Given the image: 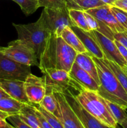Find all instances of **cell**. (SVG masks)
I'll return each instance as SVG.
<instances>
[{
    "instance_id": "1",
    "label": "cell",
    "mask_w": 127,
    "mask_h": 128,
    "mask_svg": "<svg viewBox=\"0 0 127 128\" xmlns=\"http://www.w3.org/2000/svg\"><path fill=\"white\" fill-rule=\"evenodd\" d=\"M77 54V52L61 36L50 33L39 59V68L41 72L47 69L54 68L69 72Z\"/></svg>"
},
{
    "instance_id": "2",
    "label": "cell",
    "mask_w": 127,
    "mask_h": 128,
    "mask_svg": "<svg viewBox=\"0 0 127 128\" xmlns=\"http://www.w3.org/2000/svg\"><path fill=\"white\" fill-rule=\"evenodd\" d=\"M90 55L95 63L100 80V85L97 91L98 94L127 110V92L103 59Z\"/></svg>"
},
{
    "instance_id": "3",
    "label": "cell",
    "mask_w": 127,
    "mask_h": 128,
    "mask_svg": "<svg viewBox=\"0 0 127 128\" xmlns=\"http://www.w3.org/2000/svg\"><path fill=\"white\" fill-rule=\"evenodd\" d=\"M74 96L81 106L98 121L112 128L118 126L108 110L105 99L98 92L82 88Z\"/></svg>"
},
{
    "instance_id": "4",
    "label": "cell",
    "mask_w": 127,
    "mask_h": 128,
    "mask_svg": "<svg viewBox=\"0 0 127 128\" xmlns=\"http://www.w3.org/2000/svg\"><path fill=\"white\" fill-rule=\"evenodd\" d=\"M18 35V39L21 40L34 51L37 58L44 51L50 32L46 30L41 21L37 20L33 23L26 24H12Z\"/></svg>"
},
{
    "instance_id": "5",
    "label": "cell",
    "mask_w": 127,
    "mask_h": 128,
    "mask_svg": "<svg viewBox=\"0 0 127 128\" xmlns=\"http://www.w3.org/2000/svg\"><path fill=\"white\" fill-rule=\"evenodd\" d=\"M38 20L50 33L59 36H61V32L66 26H74L70 18L68 8H44Z\"/></svg>"
},
{
    "instance_id": "6",
    "label": "cell",
    "mask_w": 127,
    "mask_h": 128,
    "mask_svg": "<svg viewBox=\"0 0 127 128\" xmlns=\"http://www.w3.org/2000/svg\"><path fill=\"white\" fill-rule=\"evenodd\" d=\"M46 92H65L72 87L79 91L80 88L72 80L68 72L59 69H47L42 71Z\"/></svg>"
},
{
    "instance_id": "7",
    "label": "cell",
    "mask_w": 127,
    "mask_h": 128,
    "mask_svg": "<svg viewBox=\"0 0 127 128\" xmlns=\"http://www.w3.org/2000/svg\"><path fill=\"white\" fill-rule=\"evenodd\" d=\"M0 52L19 63L39 67L38 58L34 51L19 39L9 42L7 47H0Z\"/></svg>"
},
{
    "instance_id": "8",
    "label": "cell",
    "mask_w": 127,
    "mask_h": 128,
    "mask_svg": "<svg viewBox=\"0 0 127 128\" xmlns=\"http://www.w3.org/2000/svg\"><path fill=\"white\" fill-rule=\"evenodd\" d=\"M30 74L31 66L14 61L0 52V78L24 81Z\"/></svg>"
},
{
    "instance_id": "9",
    "label": "cell",
    "mask_w": 127,
    "mask_h": 128,
    "mask_svg": "<svg viewBox=\"0 0 127 128\" xmlns=\"http://www.w3.org/2000/svg\"><path fill=\"white\" fill-rule=\"evenodd\" d=\"M57 99L60 116L64 128H86L67 101L63 92H54Z\"/></svg>"
},
{
    "instance_id": "10",
    "label": "cell",
    "mask_w": 127,
    "mask_h": 128,
    "mask_svg": "<svg viewBox=\"0 0 127 128\" xmlns=\"http://www.w3.org/2000/svg\"><path fill=\"white\" fill-rule=\"evenodd\" d=\"M24 90L29 101L32 104H39L46 93L42 77L30 74L24 81Z\"/></svg>"
},
{
    "instance_id": "11",
    "label": "cell",
    "mask_w": 127,
    "mask_h": 128,
    "mask_svg": "<svg viewBox=\"0 0 127 128\" xmlns=\"http://www.w3.org/2000/svg\"><path fill=\"white\" fill-rule=\"evenodd\" d=\"M64 94L69 104L86 128H112L106 126L87 112L76 100L74 94L70 90Z\"/></svg>"
},
{
    "instance_id": "12",
    "label": "cell",
    "mask_w": 127,
    "mask_h": 128,
    "mask_svg": "<svg viewBox=\"0 0 127 128\" xmlns=\"http://www.w3.org/2000/svg\"><path fill=\"white\" fill-rule=\"evenodd\" d=\"M92 32L104 54L105 59L117 62L122 68L127 65V61L120 53L114 40H110L97 31L93 30Z\"/></svg>"
},
{
    "instance_id": "13",
    "label": "cell",
    "mask_w": 127,
    "mask_h": 128,
    "mask_svg": "<svg viewBox=\"0 0 127 128\" xmlns=\"http://www.w3.org/2000/svg\"><path fill=\"white\" fill-rule=\"evenodd\" d=\"M85 11L92 15L100 22L105 24L112 30L113 33L127 31L113 16L111 12L110 6L109 5L105 4Z\"/></svg>"
},
{
    "instance_id": "14",
    "label": "cell",
    "mask_w": 127,
    "mask_h": 128,
    "mask_svg": "<svg viewBox=\"0 0 127 128\" xmlns=\"http://www.w3.org/2000/svg\"><path fill=\"white\" fill-rule=\"evenodd\" d=\"M70 28L82 41L90 54L99 59L105 58L100 46L96 40L92 31H85L75 26Z\"/></svg>"
},
{
    "instance_id": "15",
    "label": "cell",
    "mask_w": 127,
    "mask_h": 128,
    "mask_svg": "<svg viewBox=\"0 0 127 128\" xmlns=\"http://www.w3.org/2000/svg\"><path fill=\"white\" fill-rule=\"evenodd\" d=\"M24 81L14 79L0 78V86L11 98L27 104H32L29 101L24 90Z\"/></svg>"
},
{
    "instance_id": "16",
    "label": "cell",
    "mask_w": 127,
    "mask_h": 128,
    "mask_svg": "<svg viewBox=\"0 0 127 128\" xmlns=\"http://www.w3.org/2000/svg\"><path fill=\"white\" fill-rule=\"evenodd\" d=\"M68 74L72 80L81 89L97 92L99 85L88 72L81 68L76 62H73Z\"/></svg>"
},
{
    "instance_id": "17",
    "label": "cell",
    "mask_w": 127,
    "mask_h": 128,
    "mask_svg": "<svg viewBox=\"0 0 127 128\" xmlns=\"http://www.w3.org/2000/svg\"><path fill=\"white\" fill-rule=\"evenodd\" d=\"M75 62H76L81 68L88 72L94 79L97 84L100 85V80L95 63L88 52L77 53Z\"/></svg>"
},
{
    "instance_id": "18",
    "label": "cell",
    "mask_w": 127,
    "mask_h": 128,
    "mask_svg": "<svg viewBox=\"0 0 127 128\" xmlns=\"http://www.w3.org/2000/svg\"><path fill=\"white\" fill-rule=\"evenodd\" d=\"M61 37L77 53L88 52L82 41L69 26H66L64 29L61 34Z\"/></svg>"
},
{
    "instance_id": "19",
    "label": "cell",
    "mask_w": 127,
    "mask_h": 128,
    "mask_svg": "<svg viewBox=\"0 0 127 128\" xmlns=\"http://www.w3.org/2000/svg\"><path fill=\"white\" fill-rule=\"evenodd\" d=\"M18 115L22 121L31 128H41L40 122L36 114L34 104H26Z\"/></svg>"
},
{
    "instance_id": "20",
    "label": "cell",
    "mask_w": 127,
    "mask_h": 128,
    "mask_svg": "<svg viewBox=\"0 0 127 128\" xmlns=\"http://www.w3.org/2000/svg\"><path fill=\"white\" fill-rule=\"evenodd\" d=\"M25 104L12 98H4L0 100V111L9 116L19 114Z\"/></svg>"
},
{
    "instance_id": "21",
    "label": "cell",
    "mask_w": 127,
    "mask_h": 128,
    "mask_svg": "<svg viewBox=\"0 0 127 128\" xmlns=\"http://www.w3.org/2000/svg\"><path fill=\"white\" fill-rule=\"evenodd\" d=\"M68 9L87 11L103 6L105 4L101 0H67Z\"/></svg>"
},
{
    "instance_id": "22",
    "label": "cell",
    "mask_w": 127,
    "mask_h": 128,
    "mask_svg": "<svg viewBox=\"0 0 127 128\" xmlns=\"http://www.w3.org/2000/svg\"><path fill=\"white\" fill-rule=\"evenodd\" d=\"M39 105L44 108L46 111L56 116L57 118H59L60 114L59 111L58 103L54 92H46Z\"/></svg>"
},
{
    "instance_id": "23",
    "label": "cell",
    "mask_w": 127,
    "mask_h": 128,
    "mask_svg": "<svg viewBox=\"0 0 127 128\" xmlns=\"http://www.w3.org/2000/svg\"><path fill=\"white\" fill-rule=\"evenodd\" d=\"M68 14L74 26L85 31H90L87 25L84 11L75 9H68Z\"/></svg>"
},
{
    "instance_id": "24",
    "label": "cell",
    "mask_w": 127,
    "mask_h": 128,
    "mask_svg": "<svg viewBox=\"0 0 127 128\" xmlns=\"http://www.w3.org/2000/svg\"><path fill=\"white\" fill-rule=\"evenodd\" d=\"M103 60L108 64L120 83L127 92V75L124 72L122 68L114 61H110L107 59H103Z\"/></svg>"
},
{
    "instance_id": "25",
    "label": "cell",
    "mask_w": 127,
    "mask_h": 128,
    "mask_svg": "<svg viewBox=\"0 0 127 128\" xmlns=\"http://www.w3.org/2000/svg\"><path fill=\"white\" fill-rule=\"evenodd\" d=\"M105 102L108 106V110L110 112L111 114L113 117L118 124H120L125 120L127 119V113L126 112L125 110L118 106L117 104L112 102L105 99Z\"/></svg>"
},
{
    "instance_id": "26",
    "label": "cell",
    "mask_w": 127,
    "mask_h": 128,
    "mask_svg": "<svg viewBox=\"0 0 127 128\" xmlns=\"http://www.w3.org/2000/svg\"><path fill=\"white\" fill-rule=\"evenodd\" d=\"M21 7V10L26 16H29L39 8L38 0H12Z\"/></svg>"
},
{
    "instance_id": "27",
    "label": "cell",
    "mask_w": 127,
    "mask_h": 128,
    "mask_svg": "<svg viewBox=\"0 0 127 128\" xmlns=\"http://www.w3.org/2000/svg\"><path fill=\"white\" fill-rule=\"evenodd\" d=\"M36 108L37 110L41 112V113L43 115L44 117L45 118L46 120L48 121L49 123L52 126L53 128H64V126L62 125V122H61L57 118L56 116L52 114V113L49 112V111H46L44 108L40 106L39 104H36Z\"/></svg>"
},
{
    "instance_id": "28",
    "label": "cell",
    "mask_w": 127,
    "mask_h": 128,
    "mask_svg": "<svg viewBox=\"0 0 127 128\" xmlns=\"http://www.w3.org/2000/svg\"><path fill=\"white\" fill-rule=\"evenodd\" d=\"M39 6L44 8L61 9L67 8V0H38Z\"/></svg>"
},
{
    "instance_id": "29",
    "label": "cell",
    "mask_w": 127,
    "mask_h": 128,
    "mask_svg": "<svg viewBox=\"0 0 127 128\" xmlns=\"http://www.w3.org/2000/svg\"><path fill=\"white\" fill-rule=\"evenodd\" d=\"M111 12L115 16L117 21L126 29L127 26V13L122 11L120 9L113 6H110Z\"/></svg>"
},
{
    "instance_id": "30",
    "label": "cell",
    "mask_w": 127,
    "mask_h": 128,
    "mask_svg": "<svg viewBox=\"0 0 127 128\" xmlns=\"http://www.w3.org/2000/svg\"><path fill=\"white\" fill-rule=\"evenodd\" d=\"M6 120H8L12 124V126L16 128H32L22 121L18 114L11 115L8 116Z\"/></svg>"
},
{
    "instance_id": "31",
    "label": "cell",
    "mask_w": 127,
    "mask_h": 128,
    "mask_svg": "<svg viewBox=\"0 0 127 128\" xmlns=\"http://www.w3.org/2000/svg\"><path fill=\"white\" fill-rule=\"evenodd\" d=\"M113 38L127 48V31L113 33Z\"/></svg>"
},
{
    "instance_id": "32",
    "label": "cell",
    "mask_w": 127,
    "mask_h": 128,
    "mask_svg": "<svg viewBox=\"0 0 127 128\" xmlns=\"http://www.w3.org/2000/svg\"><path fill=\"white\" fill-rule=\"evenodd\" d=\"M35 108V111H36V114L37 116V118H38L39 121L40 122V126H41V128H53L52 127L51 124L48 122V121L45 119V118L44 117L43 115L39 111L37 110V108L34 106Z\"/></svg>"
},
{
    "instance_id": "33",
    "label": "cell",
    "mask_w": 127,
    "mask_h": 128,
    "mask_svg": "<svg viewBox=\"0 0 127 128\" xmlns=\"http://www.w3.org/2000/svg\"><path fill=\"white\" fill-rule=\"evenodd\" d=\"M114 42L116 44V46H117L120 53L121 54V55L123 56V58H124L125 60V61L127 62V48L125 46H124L123 45H122V44L120 43V42H118V41H117V40H114Z\"/></svg>"
},
{
    "instance_id": "34",
    "label": "cell",
    "mask_w": 127,
    "mask_h": 128,
    "mask_svg": "<svg viewBox=\"0 0 127 128\" xmlns=\"http://www.w3.org/2000/svg\"><path fill=\"white\" fill-rule=\"evenodd\" d=\"M113 6L127 12V0H116Z\"/></svg>"
},
{
    "instance_id": "35",
    "label": "cell",
    "mask_w": 127,
    "mask_h": 128,
    "mask_svg": "<svg viewBox=\"0 0 127 128\" xmlns=\"http://www.w3.org/2000/svg\"><path fill=\"white\" fill-rule=\"evenodd\" d=\"M7 118V116L0 114V128H11V125L6 121Z\"/></svg>"
},
{
    "instance_id": "36",
    "label": "cell",
    "mask_w": 127,
    "mask_h": 128,
    "mask_svg": "<svg viewBox=\"0 0 127 128\" xmlns=\"http://www.w3.org/2000/svg\"><path fill=\"white\" fill-rule=\"evenodd\" d=\"M10 97L7 93L4 91V90L0 86V100L2 98H9Z\"/></svg>"
},
{
    "instance_id": "37",
    "label": "cell",
    "mask_w": 127,
    "mask_h": 128,
    "mask_svg": "<svg viewBox=\"0 0 127 128\" xmlns=\"http://www.w3.org/2000/svg\"><path fill=\"white\" fill-rule=\"evenodd\" d=\"M101 1L104 2L105 4H108L109 6H113V3H114L116 0H101Z\"/></svg>"
},
{
    "instance_id": "38",
    "label": "cell",
    "mask_w": 127,
    "mask_h": 128,
    "mask_svg": "<svg viewBox=\"0 0 127 128\" xmlns=\"http://www.w3.org/2000/svg\"><path fill=\"white\" fill-rule=\"evenodd\" d=\"M121 126H122V128H127V119L126 120H125L123 122L120 124Z\"/></svg>"
},
{
    "instance_id": "39",
    "label": "cell",
    "mask_w": 127,
    "mask_h": 128,
    "mask_svg": "<svg viewBox=\"0 0 127 128\" xmlns=\"http://www.w3.org/2000/svg\"><path fill=\"white\" fill-rule=\"evenodd\" d=\"M122 69H123V70L124 71V72L126 73V74L127 75V66H123V67H122Z\"/></svg>"
},
{
    "instance_id": "40",
    "label": "cell",
    "mask_w": 127,
    "mask_h": 128,
    "mask_svg": "<svg viewBox=\"0 0 127 128\" xmlns=\"http://www.w3.org/2000/svg\"><path fill=\"white\" fill-rule=\"evenodd\" d=\"M0 114L4 115V116H7V117H8V116H9V115H8V114H7L5 113V112H2V111H0Z\"/></svg>"
},
{
    "instance_id": "41",
    "label": "cell",
    "mask_w": 127,
    "mask_h": 128,
    "mask_svg": "<svg viewBox=\"0 0 127 128\" xmlns=\"http://www.w3.org/2000/svg\"><path fill=\"white\" fill-rule=\"evenodd\" d=\"M115 128H120V127H119V126H118H118H117V127H116Z\"/></svg>"
},
{
    "instance_id": "42",
    "label": "cell",
    "mask_w": 127,
    "mask_h": 128,
    "mask_svg": "<svg viewBox=\"0 0 127 128\" xmlns=\"http://www.w3.org/2000/svg\"><path fill=\"white\" fill-rule=\"evenodd\" d=\"M11 128H16L15 127H14L13 126H11Z\"/></svg>"
},
{
    "instance_id": "43",
    "label": "cell",
    "mask_w": 127,
    "mask_h": 128,
    "mask_svg": "<svg viewBox=\"0 0 127 128\" xmlns=\"http://www.w3.org/2000/svg\"></svg>"
},
{
    "instance_id": "44",
    "label": "cell",
    "mask_w": 127,
    "mask_h": 128,
    "mask_svg": "<svg viewBox=\"0 0 127 128\" xmlns=\"http://www.w3.org/2000/svg\"><path fill=\"white\" fill-rule=\"evenodd\" d=\"M126 66H127V65H126Z\"/></svg>"
},
{
    "instance_id": "45",
    "label": "cell",
    "mask_w": 127,
    "mask_h": 128,
    "mask_svg": "<svg viewBox=\"0 0 127 128\" xmlns=\"http://www.w3.org/2000/svg\"><path fill=\"white\" fill-rule=\"evenodd\" d=\"M126 13H127V12H126Z\"/></svg>"
}]
</instances>
